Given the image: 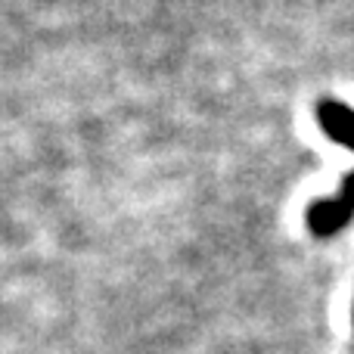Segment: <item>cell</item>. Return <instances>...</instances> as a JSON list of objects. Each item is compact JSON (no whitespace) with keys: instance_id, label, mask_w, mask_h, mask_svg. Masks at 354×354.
<instances>
[{"instance_id":"7a4b0ae2","label":"cell","mask_w":354,"mask_h":354,"mask_svg":"<svg viewBox=\"0 0 354 354\" xmlns=\"http://www.w3.org/2000/svg\"><path fill=\"white\" fill-rule=\"evenodd\" d=\"M317 124L326 131V137L333 143H339V147L354 153V109L351 106L326 100V103L317 106Z\"/></svg>"},{"instance_id":"6da1fadb","label":"cell","mask_w":354,"mask_h":354,"mask_svg":"<svg viewBox=\"0 0 354 354\" xmlns=\"http://www.w3.org/2000/svg\"><path fill=\"white\" fill-rule=\"evenodd\" d=\"M354 218V171L342 180V189H339L333 199L314 202L311 214H308V224L317 236H333L339 233L345 224Z\"/></svg>"}]
</instances>
